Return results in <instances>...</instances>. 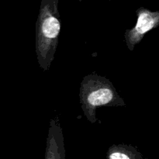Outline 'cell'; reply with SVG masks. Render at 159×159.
<instances>
[{"instance_id":"obj_5","label":"cell","mask_w":159,"mask_h":159,"mask_svg":"<svg viewBox=\"0 0 159 159\" xmlns=\"http://www.w3.org/2000/svg\"><path fill=\"white\" fill-rule=\"evenodd\" d=\"M107 158L109 159H141L142 155L131 145L113 144L108 149Z\"/></svg>"},{"instance_id":"obj_4","label":"cell","mask_w":159,"mask_h":159,"mask_svg":"<svg viewBox=\"0 0 159 159\" xmlns=\"http://www.w3.org/2000/svg\"><path fill=\"white\" fill-rule=\"evenodd\" d=\"M65 151L62 129L60 125L51 120L50 123L49 134L47 140L46 159H65Z\"/></svg>"},{"instance_id":"obj_2","label":"cell","mask_w":159,"mask_h":159,"mask_svg":"<svg viewBox=\"0 0 159 159\" xmlns=\"http://www.w3.org/2000/svg\"><path fill=\"white\" fill-rule=\"evenodd\" d=\"M79 99L84 115L92 124L97 122L96 110L100 107H124L113 83L107 78L96 74L84 77L80 85Z\"/></svg>"},{"instance_id":"obj_1","label":"cell","mask_w":159,"mask_h":159,"mask_svg":"<svg viewBox=\"0 0 159 159\" xmlns=\"http://www.w3.org/2000/svg\"><path fill=\"white\" fill-rule=\"evenodd\" d=\"M61 33L58 0H41L36 23V54L40 68L49 70L54 61Z\"/></svg>"},{"instance_id":"obj_6","label":"cell","mask_w":159,"mask_h":159,"mask_svg":"<svg viewBox=\"0 0 159 159\" xmlns=\"http://www.w3.org/2000/svg\"><path fill=\"white\" fill-rule=\"evenodd\" d=\"M110 1H111V0H110Z\"/></svg>"},{"instance_id":"obj_3","label":"cell","mask_w":159,"mask_h":159,"mask_svg":"<svg viewBox=\"0 0 159 159\" xmlns=\"http://www.w3.org/2000/svg\"><path fill=\"white\" fill-rule=\"evenodd\" d=\"M136 13L138 20L135 26L124 33L126 43L130 51H134L146 34L159 26V10L152 11L147 8L140 7Z\"/></svg>"}]
</instances>
